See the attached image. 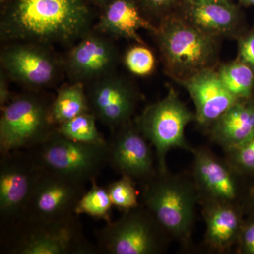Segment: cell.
<instances>
[{
	"instance_id": "1",
	"label": "cell",
	"mask_w": 254,
	"mask_h": 254,
	"mask_svg": "<svg viewBox=\"0 0 254 254\" xmlns=\"http://www.w3.org/2000/svg\"><path fill=\"white\" fill-rule=\"evenodd\" d=\"M91 13L84 0H12L0 23L4 41L48 45L86 36Z\"/></svg>"
},
{
	"instance_id": "2",
	"label": "cell",
	"mask_w": 254,
	"mask_h": 254,
	"mask_svg": "<svg viewBox=\"0 0 254 254\" xmlns=\"http://www.w3.org/2000/svg\"><path fill=\"white\" fill-rule=\"evenodd\" d=\"M154 35L165 70L174 81L218 67L220 39L200 31L176 11L162 18Z\"/></svg>"
},
{
	"instance_id": "3",
	"label": "cell",
	"mask_w": 254,
	"mask_h": 254,
	"mask_svg": "<svg viewBox=\"0 0 254 254\" xmlns=\"http://www.w3.org/2000/svg\"><path fill=\"white\" fill-rule=\"evenodd\" d=\"M79 215L50 220L20 219L1 227V253L95 254L97 246L83 232Z\"/></svg>"
},
{
	"instance_id": "4",
	"label": "cell",
	"mask_w": 254,
	"mask_h": 254,
	"mask_svg": "<svg viewBox=\"0 0 254 254\" xmlns=\"http://www.w3.org/2000/svg\"><path fill=\"white\" fill-rule=\"evenodd\" d=\"M51 103L34 94L14 97L1 108L0 153L33 149L56 130L50 118Z\"/></svg>"
},
{
	"instance_id": "5",
	"label": "cell",
	"mask_w": 254,
	"mask_h": 254,
	"mask_svg": "<svg viewBox=\"0 0 254 254\" xmlns=\"http://www.w3.org/2000/svg\"><path fill=\"white\" fill-rule=\"evenodd\" d=\"M143 201L167 235L181 240L189 238L197 202L195 190L190 184L160 174L148 180Z\"/></svg>"
},
{
	"instance_id": "6",
	"label": "cell",
	"mask_w": 254,
	"mask_h": 254,
	"mask_svg": "<svg viewBox=\"0 0 254 254\" xmlns=\"http://www.w3.org/2000/svg\"><path fill=\"white\" fill-rule=\"evenodd\" d=\"M195 121V115L180 100L174 88L156 103L148 105L136 125L156 150L160 174L167 173L166 156L174 148L191 151L185 138L186 127Z\"/></svg>"
},
{
	"instance_id": "7",
	"label": "cell",
	"mask_w": 254,
	"mask_h": 254,
	"mask_svg": "<svg viewBox=\"0 0 254 254\" xmlns=\"http://www.w3.org/2000/svg\"><path fill=\"white\" fill-rule=\"evenodd\" d=\"M28 151L41 168L84 183L95 180L108 164L107 145L72 141L56 130L44 143Z\"/></svg>"
},
{
	"instance_id": "8",
	"label": "cell",
	"mask_w": 254,
	"mask_h": 254,
	"mask_svg": "<svg viewBox=\"0 0 254 254\" xmlns=\"http://www.w3.org/2000/svg\"><path fill=\"white\" fill-rule=\"evenodd\" d=\"M165 235L149 210L140 205L95 232L99 253L105 254H159Z\"/></svg>"
},
{
	"instance_id": "9",
	"label": "cell",
	"mask_w": 254,
	"mask_h": 254,
	"mask_svg": "<svg viewBox=\"0 0 254 254\" xmlns=\"http://www.w3.org/2000/svg\"><path fill=\"white\" fill-rule=\"evenodd\" d=\"M41 168L28 150L1 155L0 222L1 227L22 218L31 198Z\"/></svg>"
},
{
	"instance_id": "10",
	"label": "cell",
	"mask_w": 254,
	"mask_h": 254,
	"mask_svg": "<svg viewBox=\"0 0 254 254\" xmlns=\"http://www.w3.org/2000/svg\"><path fill=\"white\" fill-rule=\"evenodd\" d=\"M86 184L41 168L27 208L21 219L56 220L76 214V205L86 191Z\"/></svg>"
},
{
	"instance_id": "11",
	"label": "cell",
	"mask_w": 254,
	"mask_h": 254,
	"mask_svg": "<svg viewBox=\"0 0 254 254\" xmlns=\"http://www.w3.org/2000/svg\"><path fill=\"white\" fill-rule=\"evenodd\" d=\"M38 43L16 42L1 55V64L8 76L32 89L54 83L59 64L54 56Z\"/></svg>"
},
{
	"instance_id": "12",
	"label": "cell",
	"mask_w": 254,
	"mask_h": 254,
	"mask_svg": "<svg viewBox=\"0 0 254 254\" xmlns=\"http://www.w3.org/2000/svg\"><path fill=\"white\" fill-rule=\"evenodd\" d=\"M107 152L108 163L121 176L148 181L154 177L153 151L136 124L130 122L112 131Z\"/></svg>"
},
{
	"instance_id": "13",
	"label": "cell",
	"mask_w": 254,
	"mask_h": 254,
	"mask_svg": "<svg viewBox=\"0 0 254 254\" xmlns=\"http://www.w3.org/2000/svg\"><path fill=\"white\" fill-rule=\"evenodd\" d=\"M87 96L91 113L112 131L129 123L136 109L137 95L133 87L112 75L96 80Z\"/></svg>"
},
{
	"instance_id": "14",
	"label": "cell",
	"mask_w": 254,
	"mask_h": 254,
	"mask_svg": "<svg viewBox=\"0 0 254 254\" xmlns=\"http://www.w3.org/2000/svg\"><path fill=\"white\" fill-rule=\"evenodd\" d=\"M175 11L200 31L218 39L237 40L248 28L240 5L233 1L180 4Z\"/></svg>"
},
{
	"instance_id": "15",
	"label": "cell",
	"mask_w": 254,
	"mask_h": 254,
	"mask_svg": "<svg viewBox=\"0 0 254 254\" xmlns=\"http://www.w3.org/2000/svg\"><path fill=\"white\" fill-rule=\"evenodd\" d=\"M177 83L193 100L195 121L201 126H211L238 100L224 86L216 68L203 70Z\"/></svg>"
},
{
	"instance_id": "16",
	"label": "cell",
	"mask_w": 254,
	"mask_h": 254,
	"mask_svg": "<svg viewBox=\"0 0 254 254\" xmlns=\"http://www.w3.org/2000/svg\"><path fill=\"white\" fill-rule=\"evenodd\" d=\"M117 60L118 53L110 42L86 35L68 53L67 66L73 77L83 83L110 75Z\"/></svg>"
},
{
	"instance_id": "17",
	"label": "cell",
	"mask_w": 254,
	"mask_h": 254,
	"mask_svg": "<svg viewBox=\"0 0 254 254\" xmlns=\"http://www.w3.org/2000/svg\"><path fill=\"white\" fill-rule=\"evenodd\" d=\"M195 180L210 202L231 201L236 198L237 188L230 169L207 150H193Z\"/></svg>"
},
{
	"instance_id": "18",
	"label": "cell",
	"mask_w": 254,
	"mask_h": 254,
	"mask_svg": "<svg viewBox=\"0 0 254 254\" xmlns=\"http://www.w3.org/2000/svg\"><path fill=\"white\" fill-rule=\"evenodd\" d=\"M136 0H112L100 17V31L116 37L145 44L138 31L145 29L155 34V26L145 18Z\"/></svg>"
},
{
	"instance_id": "19",
	"label": "cell",
	"mask_w": 254,
	"mask_h": 254,
	"mask_svg": "<svg viewBox=\"0 0 254 254\" xmlns=\"http://www.w3.org/2000/svg\"><path fill=\"white\" fill-rule=\"evenodd\" d=\"M238 100L210 127L212 139L226 150L254 135V100Z\"/></svg>"
},
{
	"instance_id": "20",
	"label": "cell",
	"mask_w": 254,
	"mask_h": 254,
	"mask_svg": "<svg viewBox=\"0 0 254 254\" xmlns=\"http://www.w3.org/2000/svg\"><path fill=\"white\" fill-rule=\"evenodd\" d=\"M206 242L218 251L232 245L240 230V218L231 203L209 202L204 210Z\"/></svg>"
},
{
	"instance_id": "21",
	"label": "cell",
	"mask_w": 254,
	"mask_h": 254,
	"mask_svg": "<svg viewBox=\"0 0 254 254\" xmlns=\"http://www.w3.org/2000/svg\"><path fill=\"white\" fill-rule=\"evenodd\" d=\"M89 112L91 110L84 86L83 83L77 81L58 91L50 107V118L57 127Z\"/></svg>"
},
{
	"instance_id": "22",
	"label": "cell",
	"mask_w": 254,
	"mask_h": 254,
	"mask_svg": "<svg viewBox=\"0 0 254 254\" xmlns=\"http://www.w3.org/2000/svg\"><path fill=\"white\" fill-rule=\"evenodd\" d=\"M224 86L237 100L248 99L254 93V71L247 64L235 59L216 68Z\"/></svg>"
},
{
	"instance_id": "23",
	"label": "cell",
	"mask_w": 254,
	"mask_h": 254,
	"mask_svg": "<svg viewBox=\"0 0 254 254\" xmlns=\"http://www.w3.org/2000/svg\"><path fill=\"white\" fill-rule=\"evenodd\" d=\"M97 119L91 112L81 114L56 127V131L72 141L86 144L107 145V139L97 128Z\"/></svg>"
},
{
	"instance_id": "24",
	"label": "cell",
	"mask_w": 254,
	"mask_h": 254,
	"mask_svg": "<svg viewBox=\"0 0 254 254\" xmlns=\"http://www.w3.org/2000/svg\"><path fill=\"white\" fill-rule=\"evenodd\" d=\"M89 190L81 197L75 208L76 215H87L97 220L111 222L113 203L108 190L97 185L96 179L91 182Z\"/></svg>"
},
{
	"instance_id": "25",
	"label": "cell",
	"mask_w": 254,
	"mask_h": 254,
	"mask_svg": "<svg viewBox=\"0 0 254 254\" xmlns=\"http://www.w3.org/2000/svg\"><path fill=\"white\" fill-rule=\"evenodd\" d=\"M124 62L132 74L140 77L150 76L156 66L153 51L146 45L141 43H137L127 50Z\"/></svg>"
},
{
	"instance_id": "26",
	"label": "cell",
	"mask_w": 254,
	"mask_h": 254,
	"mask_svg": "<svg viewBox=\"0 0 254 254\" xmlns=\"http://www.w3.org/2000/svg\"><path fill=\"white\" fill-rule=\"evenodd\" d=\"M107 190L113 206L123 213L140 205L134 182L131 177L122 176L120 180L110 183Z\"/></svg>"
},
{
	"instance_id": "27",
	"label": "cell",
	"mask_w": 254,
	"mask_h": 254,
	"mask_svg": "<svg viewBox=\"0 0 254 254\" xmlns=\"http://www.w3.org/2000/svg\"><path fill=\"white\" fill-rule=\"evenodd\" d=\"M230 161L236 167L246 170H254V135L250 139L227 150Z\"/></svg>"
},
{
	"instance_id": "28",
	"label": "cell",
	"mask_w": 254,
	"mask_h": 254,
	"mask_svg": "<svg viewBox=\"0 0 254 254\" xmlns=\"http://www.w3.org/2000/svg\"><path fill=\"white\" fill-rule=\"evenodd\" d=\"M237 59L247 64L254 71V23L237 39Z\"/></svg>"
},
{
	"instance_id": "29",
	"label": "cell",
	"mask_w": 254,
	"mask_h": 254,
	"mask_svg": "<svg viewBox=\"0 0 254 254\" xmlns=\"http://www.w3.org/2000/svg\"><path fill=\"white\" fill-rule=\"evenodd\" d=\"M142 10L160 19L174 12L180 0H136Z\"/></svg>"
},
{
	"instance_id": "30",
	"label": "cell",
	"mask_w": 254,
	"mask_h": 254,
	"mask_svg": "<svg viewBox=\"0 0 254 254\" xmlns=\"http://www.w3.org/2000/svg\"><path fill=\"white\" fill-rule=\"evenodd\" d=\"M4 71L1 70L0 73V107L1 109L5 105L9 103L12 99L11 92H10L9 83L7 81V76Z\"/></svg>"
},
{
	"instance_id": "31",
	"label": "cell",
	"mask_w": 254,
	"mask_h": 254,
	"mask_svg": "<svg viewBox=\"0 0 254 254\" xmlns=\"http://www.w3.org/2000/svg\"><path fill=\"white\" fill-rule=\"evenodd\" d=\"M242 247L247 253L254 254V223L246 227L242 234Z\"/></svg>"
},
{
	"instance_id": "32",
	"label": "cell",
	"mask_w": 254,
	"mask_h": 254,
	"mask_svg": "<svg viewBox=\"0 0 254 254\" xmlns=\"http://www.w3.org/2000/svg\"><path fill=\"white\" fill-rule=\"evenodd\" d=\"M233 0H180V4L194 5L205 4L210 2H220V1H232Z\"/></svg>"
},
{
	"instance_id": "33",
	"label": "cell",
	"mask_w": 254,
	"mask_h": 254,
	"mask_svg": "<svg viewBox=\"0 0 254 254\" xmlns=\"http://www.w3.org/2000/svg\"><path fill=\"white\" fill-rule=\"evenodd\" d=\"M237 1L241 6L250 7V6H254V0H237Z\"/></svg>"
},
{
	"instance_id": "34",
	"label": "cell",
	"mask_w": 254,
	"mask_h": 254,
	"mask_svg": "<svg viewBox=\"0 0 254 254\" xmlns=\"http://www.w3.org/2000/svg\"><path fill=\"white\" fill-rule=\"evenodd\" d=\"M95 2L98 3V4H103V3L107 2L108 0H93Z\"/></svg>"
},
{
	"instance_id": "35",
	"label": "cell",
	"mask_w": 254,
	"mask_h": 254,
	"mask_svg": "<svg viewBox=\"0 0 254 254\" xmlns=\"http://www.w3.org/2000/svg\"><path fill=\"white\" fill-rule=\"evenodd\" d=\"M9 1V0H1V2H4V1Z\"/></svg>"
}]
</instances>
